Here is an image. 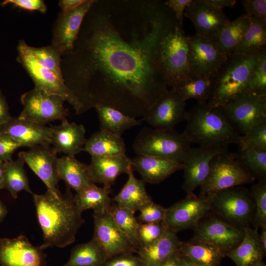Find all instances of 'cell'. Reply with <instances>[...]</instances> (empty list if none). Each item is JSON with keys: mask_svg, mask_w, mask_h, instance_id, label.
I'll return each instance as SVG.
<instances>
[{"mask_svg": "<svg viewBox=\"0 0 266 266\" xmlns=\"http://www.w3.org/2000/svg\"><path fill=\"white\" fill-rule=\"evenodd\" d=\"M178 23L163 0H96L61 60L64 82L81 114L103 105L143 117L168 89L159 51Z\"/></svg>", "mask_w": 266, "mask_h": 266, "instance_id": "cell-1", "label": "cell"}, {"mask_svg": "<svg viewBox=\"0 0 266 266\" xmlns=\"http://www.w3.org/2000/svg\"><path fill=\"white\" fill-rule=\"evenodd\" d=\"M37 219L43 233L40 246L64 248L75 240L76 234L85 220L77 208L70 189L55 196L48 190L43 194H33Z\"/></svg>", "mask_w": 266, "mask_h": 266, "instance_id": "cell-2", "label": "cell"}, {"mask_svg": "<svg viewBox=\"0 0 266 266\" xmlns=\"http://www.w3.org/2000/svg\"><path fill=\"white\" fill-rule=\"evenodd\" d=\"M183 132L191 143L200 146L239 145L241 135L226 115L222 107L213 106L207 101L197 102L185 118Z\"/></svg>", "mask_w": 266, "mask_h": 266, "instance_id": "cell-3", "label": "cell"}, {"mask_svg": "<svg viewBox=\"0 0 266 266\" xmlns=\"http://www.w3.org/2000/svg\"><path fill=\"white\" fill-rule=\"evenodd\" d=\"M255 55L232 54L214 77L210 96L207 101L213 106L223 107L249 92Z\"/></svg>", "mask_w": 266, "mask_h": 266, "instance_id": "cell-4", "label": "cell"}, {"mask_svg": "<svg viewBox=\"0 0 266 266\" xmlns=\"http://www.w3.org/2000/svg\"><path fill=\"white\" fill-rule=\"evenodd\" d=\"M191 143L183 133L175 129H157L144 127L133 144L136 155L160 157L183 164Z\"/></svg>", "mask_w": 266, "mask_h": 266, "instance_id": "cell-5", "label": "cell"}, {"mask_svg": "<svg viewBox=\"0 0 266 266\" xmlns=\"http://www.w3.org/2000/svg\"><path fill=\"white\" fill-rule=\"evenodd\" d=\"M188 35L179 23L173 26L161 42L159 63L170 88L190 77Z\"/></svg>", "mask_w": 266, "mask_h": 266, "instance_id": "cell-6", "label": "cell"}, {"mask_svg": "<svg viewBox=\"0 0 266 266\" xmlns=\"http://www.w3.org/2000/svg\"><path fill=\"white\" fill-rule=\"evenodd\" d=\"M255 178L245 168L237 155L227 151L212 160L200 195H206L253 182Z\"/></svg>", "mask_w": 266, "mask_h": 266, "instance_id": "cell-7", "label": "cell"}, {"mask_svg": "<svg viewBox=\"0 0 266 266\" xmlns=\"http://www.w3.org/2000/svg\"><path fill=\"white\" fill-rule=\"evenodd\" d=\"M24 40L17 45V61L24 67L34 84V87L52 95L61 97L73 107L76 114H81V105L64 81L38 63L28 49Z\"/></svg>", "mask_w": 266, "mask_h": 266, "instance_id": "cell-8", "label": "cell"}, {"mask_svg": "<svg viewBox=\"0 0 266 266\" xmlns=\"http://www.w3.org/2000/svg\"><path fill=\"white\" fill-rule=\"evenodd\" d=\"M20 100L23 106L18 117L20 119L45 125L55 120L62 121L68 115L61 97L35 87L24 93Z\"/></svg>", "mask_w": 266, "mask_h": 266, "instance_id": "cell-9", "label": "cell"}, {"mask_svg": "<svg viewBox=\"0 0 266 266\" xmlns=\"http://www.w3.org/2000/svg\"><path fill=\"white\" fill-rule=\"evenodd\" d=\"M210 195L211 209L226 222L236 227L241 226V229L248 226L255 208L250 194L235 187Z\"/></svg>", "mask_w": 266, "mask_h": 266, "instance_id": "cell-10", "label": "cell"}, {"mask_svg": "<svg viewBox=\"0 0 266 266\" xmlns=\"http://www.w3.org/2000/svg\"><path fill=\"white\" fill-rule=\"evenodd\" d=\"M211 195H200L193 193L166 208L163 222L166 228L175 233L187 229L195 228L211 209Z\"/></svg>", "mask_w": 266, "mask_h": 266, "instance_id": "cell-11", "label": "cell"}, {"mask_svg": "<svg viewBox=\"0 0 266 266\" xmlns=\"http://www.w3.org/2000/svg\"><path fill=\"white\" fill-rule=\"evenodd\" d=\"M190 76H215L228 56L222 53L216 42L206 40L196 34L188 35Z\"/></svg>", "mask_w": 266, "mask_h": 266, "instance_id": "cell-12", "label": "cell"}, {"mask_svg": "<svg viewBox=\"0 0 266 266\" xmlns=\"http://www.w3.org/2000/svg\"><path fill=\"white\" fill-rule=\"evenodd\" d=\"M241 135L266 121V96L248 93L222 107Z\"/></svg>", "mask_w": 266, "mask_h": 266, "instance_id": "cell-13", "label": "cell"}, {"mask_svg": "<svg viewBox=\"0 0 266 266\" xmlns=\"http://www.w3.org/2000/svg\"><path fill=\"white\" fill-rule=\"evenodd\" d=\"M93 238L102 247L108 259L123 254L136 253L130 239L118 226L109 209L94 213Z\"/></svg>", "mask_w": 266, "mask_h": 266, "instance_id": "cell-14", "label": "cell"}, {"mask_svg": "<svg viewBox=\"0 0 266 266\" xmlns=\"http://www.w3.org/2000/svg\"><path fill=\"white\" fill-rule=\"evenodd\" d=\"M95 1L85 0L74 9L59 13L53 26L51 45L59 51L62 57L71 51L84 18Z\"/></svg>", "mask_w": 266, "mask_h": 266, "instance_id": "cell-15", "label": "cell"}, {"mask_svg": "<svg viewBox=\"0 0 266 266\" xmlns=\"http://www.w3.org/2000/svg\"><path fill=\"white\" fill-rule=\"evenodd\" d=\"M195 229L192 241L215 246L226 254L235 248L243 236L242 229L216 217L201 220Z\"/></svg>", "mask_w": 266, "mask_h": 266, "instance_id": "cell-16", "label": "cell"}, {"mask_svg": "<svg viewBox=\"0 0 266 266\" xmlns=\"http://www.w3.org/2000/svg\"><path fill=\"white\" fill-rule=\"evenodd\" d=\"M186 101L172 87L168 89L142 117L151 127L157 129H174L185 120Z\"/></svg>", "mask_w": 266, "mask_h": 266, "instance_id": "cell-17", "label": "cell"}, {"mask_svg": "<svg viewBox=\"0 0 266 266\" xmlns=\"http://www.w3.org/2000/svg\"><path fill=\"white\" fill-rule=\"evenodd\" d=\"M184 15L193 24L197 35L210 41H216L222 28L230 21L223 11L214 8L206 0H192Z\"/></svg>", "mask_w": 266, "mask_h": 266, "instance_id": "cell-18", "label": "cell"}, {"mask_svg": "<svg viewBox=\"0 0 266 266\" xmlns=\"http://www.w3.org/2000/svg\"><path fill=\"white\" fill-rule=\"evenodd\" d=\"M33 245L25 235L0 238L1 266H47L46 254Z\"/></svg>", "mask_w": 266, "mask_h": 266, "instance_id": "cell-19", "label": "cell"}, {"mask_svg": "<svg viewBox=\"0 0 266 266\" xmlns=\"http://www.w3.org/2000/svg\"><path fill=\"white\" fill-rule=\"evenodd\" d=\"M225 146L191 147L183 163V189L187 194L193 193L206 178L210 164L217 155L227 151Z\"/></svg>", "mask_w": 266, "mask_h": 266, "instance_id": "cell-20", "label": "cell"}, {"mask_svg": "<svg viewBox=\"0 0 266 266\" xmlns=\"http://www.w3.org/2000/svg\"><path fill=\"white\" fill-rule=\"evenodd\" d=\"M18 157L26 163L43 181L47 190L55 196L61 193L57 185L60 180L58 174L57 153L50 146H38L19 153Z\"/></svg>", "mask_w": 266, "mask_h": 266, "instance_id": "cell-21", "label": "cell"}, {"mask_svg": "<svg viewBox=\"0 0 266 266\" xmlns=\"http://www.w3.org/2000/svg\"><path fill=\"white\" fill-rule=\"evenodd\" d=\"M18 142L21 147L32 148L38 146H50L52 128L45 125L13 117L0 129Z\"/></svg>", "mask_w": 266, "mask_h": 266, "instance_id": "cell-22", "label": "cell"}, {"mask_svg": "<svg viewBox=\"0 0 266 266\" xmlns=\"http://www.w3.org/2000/svg\"><path fill=\"white\" fill-rule=\"evenodd\" d=\"M91 177L96 183L111 187L120 175L133 170L126 154L108 156H91L88 165Z\"/></svg>", "mask_w": 266, "mask_h": 266, "instance_id": "cell-23", "label": "cell"}, {"mask_svg": "<svg viewBox=\"0 0 266 266\" xmlns=\"http://www.w3.org/2000/svg\"><path fill=\"white\" fill-rule=\"evenodd\" d=\"M61 121L59 125L51 127L52 148L57 153L75 156L83 151L86 129L83 125L69 123L66 118Z\"/></svg>", "mask_w": 266, "mask_h": 266, "instance_id": "cell-24", "label": "cell"}, {"mask_svg": "<svg viewBox=\"0 0 266 266\" xmlns=\"http://www.w3.org/2000/svg\"><path fill=\"white\" fill-rule=\"evenodd\" d=\"M131 161L133 170L138 172L142 180L152 184L163 181L183 167V164L152 156L136 155Z\"/></svg>", "mask_w": 266, "mask_h": 266, "instance_id": "cell-25", "label": "cell"}, {"mask_svg": "<svg viewBox=\"0 0 266 266\" xmlns=\"http://www.w3.org/2000/svg\"><path fill=\"white\" fill-rule=\"evenodd\" d=\"M243 236L240 242L226 253L237 266H253L261 263L264 252L257 229L249 226L243 229Z\"/></svg>", "mask_w": 266, "mask_h": 266, "instance_id": "cell-26", "label": "cell"}, {"mask_svg": "<svg viewBox=\"0 0 266 266\" xmlns=\"http://www.w3.org/2000/svg\"><path fill=\"white\" fill-rule=\"evenodd\" d=\"M181 243L176 233L167 229L155 242L140 247L136 254L140 258L144 266H159L179 250Z\"/></svg>", "mask_w": 266, "mask_h": 266, "instance_id": "cell-27", "label": "cell"}, {"mask_svg": "<svg viewBox=\"0 0 266 266\" xmlns=\"http://www.w3.org/2000/svg\"><path fill=\"white\" fill-rule=\"evenodd\" d=\"M58 174L67 187L76 192L95 184L90 174L88 165L78 161L75 156H64L59 158Z\"/></svg>", "mask_w": 266, "mask_h": 266, "instance_id": "cell-28", "label": "cell"}, {"mask_svg": "<svg viewBox=\"0 0 266 266\" xmlns=\"http://www.w3.org/2000/svg\"><path fill=\"white\" fill-rule=\"evenodd\" d=\"M128 175L126 183L113 200L118 206L135 212L152 200L146 190L145 183L135 177L133 170Z\"/></svg>", "mask_w": 266, "mask_h": 266, "instance_id": "cell-29", "label": "cell"}, {"mask_svg": "<svg viewBox=\"0 0 266 266\" xmlns=\"http://www.w3.org/2000/svg\"><path fill=\"white\" fill-rule=\"evenodd\" d=\"M83 151L91 156H113L126 154V147L121 135L100 129L86 139Z\"/></svg>", "mask_w": 266, "mask_h": 266, "instance_id": "cell-30", "label": "cell"}, {"mask_svg": "<svg viewBox=\"0 0 266 266\" xmlns=\"http://www.w3.org/2000/svg\"><path fill=\"white\" fill-rule=\"evenodd\" d=\"M111 192L110 187L92 184L76 192L74 202L81 213L88 209L93 210L94 213L102 212L109 209L111 205Z\"/></svg>", "mask_w": 266, "mask_h": 266, "instance_id": "cell-31", "label": "cell"}, {"mask_svg": "<svg viewBox=\"0 0 266 266\" xmlns=\"http://www.w3.org/2000/svg\"><path fill=\"white\" fill-rule=\"evenodd\" d=\"M179 251L182 258L206 266H218L226 256V253L218 247L192 241L182 242Z\"/></svg>", "mask_w": 266, "mask_h": 266, "instance_id": "cell-32", "label": "cell"}, {"mask_svg": "<svg viewBox=\"0 0 266 266\" xmlns=\"http://www.w3.org/2000/svg\"><path fill=\"white\" fill-rule=\"evenodd\" d=\"M108 257L102 247L94 238L76 245L68 261L61 266H102Z\"/></svg>", "mask_w": 266, "mask_h": 266, "instance_id": "cell-33", "label": "cell"}, {"mask_svg": "<svg viewBox=\"0 0 266 266\" xmlns=\"http://www.w3.org/2000/svg\"><path fill=\"white\" fill-rule=\"evenodd\" d=\"M96 110L100 129L121 135L127 130L141 124L136 118L130 116L121 111L108 106L99 105Z\"/></svg>", "mask_w": 266, "mask_h": 266, "instance_id": "cell-34", "label": "cell"}, {"mask_svg": "<svg viewBox=\"0 0 266 266\" xmlns=\"http://www.w3.org/2000/svg\"><path fill=\"white\" fill-rule=\"evenodd\" d=\"M250 17L242 14L230 21L221 29L216 41L219 50L227 56L232 55L248 28Z\"/></svg>", "mask_w": 266, "mask_h": 266, "instance_id": "cell-35", "label": "cell"}, {"mask_svg": "<svg viewBox=\"0 0 266 266\" xmlns=\"http://www.w3.org/2000/svg\"><path fill=\"white\" fill-rule=\"evenodd\" d=\"M250 19L248 28L232 54L253 55L266 48V21L254 17Z\"/></svg>", "mask_w": 266, "mask_h": 266, "instance_id": "cell-36", "label": "cell"}, {"mask_svg": "<svg viewBox=\"0 0 266 266\" xmlns=\"http://www.w3.org/2000/svg\"><path fill=\"white\" fill-rule=\"evenodd\" d=\"M24 164L19 157L16 160L4 162V189L8 190L14 199H17L19 193L23 191L33 194L29 185Z\"/></svg>", "mask_w": 266, "mask_h": 266, "instance_id": "cell-37", "label": "cell"}, {"mask_svg": "<svg viewBox=\"0 0 266 266\" xmlns=\"http://www.w3.org/2000/svg\"><path fill=\"white\" fill-rule=\"evenodd\" d=\"M214 77L190 76L172 88L185 101L189 99H195L198 102L207 101L212 92Z\"/></svg>", "mask_w": 266, "mask_h": 266, "instance_id": "cell-38", "label": "cell"}, {"mask_svg": "<svg viewBox=\"0 0 266 266\" xmlns=\"http://www.w3.org/2000/svg\"><path fill=\"white\" fill-rule=\"evenodd\" d=\"M109 210L118 226L126 234L137 251L139 247L137 238L139 223L135 216V212L116 203L111 204Z\"/></svg>", "mask_w": 266, "mask_h": 266, "instance_id": "cell-39", "label": "cell"}, {"mask_svg": "<svg viewBox=\"0 0 266 266\" xmlns=\"http://www.w3.org/2000/svg\"><path fill=\"white\" fill-rule=\"evenodd\" d=\"M238 157L250 173L255 178L266 180V151H263L243 144L239 145Z\"/></svg>", "mask_w": 266, "mask_h": 266, "instance_id": "cell-40", "label": "cell"}, {"mask_svg": "<svg viewBox=\"0 0 266 266\" xmlns=\"http://www.w3.org/2000/svg\"><path fill=\"white\" fill-rule=\"evenodd\" d=\"M28 49L38 63L64 81L61 66L62 55L56 48L51 44L38 48L28 45Z\"/></svg>", "mask_w": 266, "mask_h": 266, "instance_id": "cell-41", "label": "cell"}, {"mask_svg": "<svg viewBox=\"0 0 266 266\" xmlns=\"http://www.w3.org/2000/svg\"><path fill=\"white\" fill-rule=\"evenodd\" d=\"M254 55L255 64L250 75L249 92L266 96V48Z\"/></svg>", "mask_w": 266, "mask_h": 266, "instance_id": "cell-42", "label": "cell"}, {"mask_svg": "<svg viewBox=\"0 0 266 266\" xmlns=\"http://www.w3.org/2000/svg\"><path fill=\"white\" fill-rule=\"evenodd\" d=\"M250 195L253 199L256 208L253 222L255 229L266 227V182L261 180L253 185Z\"/></svg>", "mask_w": 266, "mask_h": 266, "instance_id": "cell-43", "label": "cell"}, {"mask_svg": "<svg viewBox=\"0 0 266 266\" xmlns=\"http://www.w3.org/2000/svg\"><path fill=\"white\" fill-rule=\"evenodd\" d=\"M167 230L163 222L139 224L137 238L139 248L148 245L160 238Z\"/></svg>", "mask_w": 266, "mask_h": 266, "instance_id": "cell-44", "label": "cell"}, {"mask_svg": "<svg viewBox=\"0 0 266 266\" xmlns=\"http://www.w3.org/2000/svg\"><path fill=\"white\" fill-rule=\"evenodd\" d=\"M241 144L266 151V121L241 135V143L239 145Z\"/></svg>", "mask_w": 266, "mask_h": 266, "instance_id": "cell-45", "label": "cell"}, {"mask_svg": "<svg viewBox=\"0 0 266 266\" xmlns=\"http://www.w3.org/2000/svg\"><path fill=\"white\" fill-rule=\"evenodd\" d=\"M139 211L137 219L139 224L160 223L165 220L166 208L152 200L141 207Z\"/></svg>", "mask_w": 266, "mask_h": 266, "instance_id": "cell-46", "label": "cell"}, {"mask_svg": "<svg viewBox=\"0 0 266 266\" xmlns=\"http://www.w3.org/2000/svg\"><path fill=\"white\" fill-rule=\"evenodd\" d=\"M242 4L246 15L266 21V0H243Z\"/></svg>", "mask_w": 266, "mask_h": 266, "instance_id": "cell-47", "label": "cell"}, {"mask_svg": "<svg viewBox=\"0 0 266 266\" xmlns=\"http://www.w3.org/2000/svg\"><path fill=\"white\" fill-rule=\"evenodd\" d=\"M20 147L18 142L7 134L0 132V162L12 160L13 154Z\"/></svg>", "mask_w": 266, "mask_h": 266, "instance_id": "cell-48", "label": "cell"}, {"mask_svg": "<svg viewBox=\"0 0 266 266\" xmlns=\"http://www.w3.org/2000/svg\"><path fill=\"white\" fill-rule=\"evenodd\" d=\"M102 266H144L136 253H128L109 258Z\"/></svg>", "mask_w": 266, "mask_h": 266, "instance_id": "cell-49", "label": "cell"}, {"mask_svg": "<svg viewBox=\"0 0 266 266\" xmlns=\"http://www.w3.org/2000/svg\"><path fill=\"white\" fill-rule=\"evenodd\" d=\"M8 4L29 11H38L41 13L47 11L46 5L42 0H5L1 2L2 6Z\"/></svg>", "mask_w": 266, "mask_h": 266, "instance_id": "cell-50", "label": "cell"}, {"mask_svg": "<svg viewBox=\"0 0 266 266\" xmlns=\"http://www.w3.org/2000/svg\"><path fill=\"white\" fill-rule=\"evenodd\" d=\"M192 1V0H167L164 1V2L172 11L179 25L182 27L185 9Z\"/></svg>", "mask_w": 266, "mask_h": 266, "instance_id": "cell-51", "label": "cell"}, {"mask_svg": "<svg viewBox=\"0 0 266 266\" xmlns=\"http://www.w3.org/2000/svg\"><path fill=\"white\" fill-rule=\"evenodd\" d=\"M11 118L6 98L0 90V129Z\"/></svg>", "mask_w": 266, "mask_h": 266, "instance_id": "cell-52", "label": "cell"}, {"mask_svg": "<svg viewBox=\"0 0 266 266\" xmlns=\"http://www.w3.org/2000/svg\"><path fill=\"white\" fill-rule=\"evenodd\" d=\"M85 0H61L59 5L61 10L68 11L75 9L82 4Z\"/></svg>", "mask_w": 266, "mask_h": 266, "instance_id": "cell-53", "label": "cell"}, {"mask_svg": "<svg viewBox=\"0 0 266 266\" xmlns=\"http://www.w3.org/2000/svg\"><path fill=\"white\" fill-rule=\"evenodd\" d=\"M212 7L219 10L223 11L225 7H233L236 3L234 0H206Z\"/></svg>", "mask_w": 266, "mask_h": 266, "instance_id": "cell-54", "label": "cell"}, {"mask_svg": "<svg viewBox=\"0 0 266 266\" xmlns=\"http://www.w3.org/2000/svg\"><path fill=\"white\" fill-rule=\"evenodd\" d=\"M159 266H181V257L179 250L170 255Z\"/></svg>", "mask_w": 266, "mask_h": 266, "instance_id": "cell-55", "label": "cell"}, {"mask_svg": "<svg viewBox=\"0 0 266 266\" xmlns=\"http://www.w3.org/2000/svg\"><path fill=\"white\" fill-rule=\"evenodd\" d=\"M261 229V233L259 234V237L262 248L265 254L266 252V227H262Z\"/></svg>", "mask_w": 266, "mask_h": 266, "instance_id": "cell-56", "label": "cell"}, {"mask_svg": "<svg viewBox=\"0 0 266 266\" xmlns=\"http://www.w3.org/2000/svg\"><path fill=\"white\" fill-rule=\"evenodd\" d=\"M7 213V210L2 201L0 199V223L5 218Z\"/></svg>", "mask_w": 266, "mask_h": 266, "instance_id": "cell-57", "label": "cell"}, {"mask_svg": "<svg viewBox=\"0 0 266 266\" xmlns=\"http://www.w3.org/2000/svg\"><path fill=\"white\" fill-rule=\"evenodd\" d=\"M4 162H0V190L4 189Z\"/></svg>", "mask_w": 266, "mask_h": 266, "instance_id": "cell-58", "label": "cell"}, {"mask_svg": "<svg viewBox=\"0 0 266 266\" xmlns=\"http://www.w3.org/2000/svg\"><path fill=\"white\" fill-rule=\"evenodd\" d=\"M181 266H206L198 264L181 257Z\"/></svg>", "mask_w": 266, "mask_h": 266, "instance_id": "cell-59", "label": "cell"}, {"mask_svg": "<svg viewBox=\"0 0 266 266\" xmlns=\"http://www.w3.org/2000/svg\"><path fill=\"white\" fill-rule=\"evenodd\" d=\"M253 266H266V265L264 264H262V263L256 265H254Z\"/></svg>", "mask_w": 266, "mask_h": 266, "instance_id": "cell-60", "label": "cell"}, {"mask_svg": "<svg viewBox=\"0 0 266 266\" xmlns=\"http://www.w3.org/2000/svg\"></svg>", "mask_w": 266, "mask_h": 266, "instance_id": "cell-61", "label": "cell"}]
</instances>
